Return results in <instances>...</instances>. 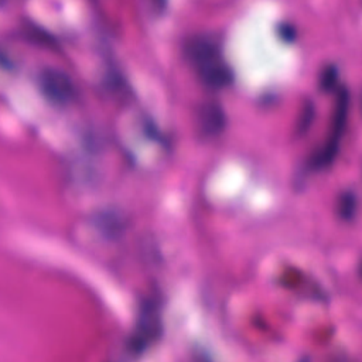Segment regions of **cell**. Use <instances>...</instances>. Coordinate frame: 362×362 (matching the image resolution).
I'll use <instances>...</instances> for the list:
<instances>
[{
	"label": "cell",
	"mask_w": 362,
	"mask_h": 362,
	"mask_svg": "<svg viewBox=\"0 0 362 362\" xmlns=\"http://www.w3.org/2000/svg\"><path fill=\"white\" fill-rule=\"evenodd\" d=\"M359 106H361V112H362V89L359 92Z\"/></svg>",
	"instance_id": "obj_7"
},
{
	"label": "cell",
	"mask_w": 362,
	"mask_h": 362,
	"mask_svg": "<svg viewBox=\"0 0 362 362\" xmlns=\"http://www.w3.org/2000/svg\"><path fill=\"white\" fill-rule=\"evenodd\" d=\"M311 117H313V106H307V107L304 109L303 116H301V120H300L298 129H300V130L307 129V126H308V124H310V122H311Z\"/></svg>",
	"instance_id": "obj_6"
},
{
	"label": "cell",
	"mask_w": 362,
	"mask_h": 362,
	"mask_svg": "<svg viewBox=\"0 0 362 362\" xmlns=\"http://www.w3.org/2000/svg\"><path fill=\"white\" fill-rule=\"evenodd\" d=\"M184 57L204 85L212 89H222L232 83V69L222 57L215 40L206 35L189 38L184 45Z\"/></svg>",
	"instance_id": "obj_1"
},
{
	"label": "cell",
	"mask_w": 362,
	"mask_h": 362,
	"mask_svg": "<svg viewBox=\"0 0 362 362\" xmlns=\"http://www.w3.org/2000/svg\"><path fill=\"white\" fill-rule=\"evenodd\" d=\"M346 112H348V95L346 92L341 90L338 98H337V105H335V115H334V122H332V130L328 141L325 143L324 148L320 151L315 163L318 165H328L337 154L338 150V143L339 137L342 134L345 120H346Z\"/></svg>",
	"instance_id": "obj_3"
},
{
	"label": "cell",
	"mask_w": 362,
	"mask_h": 362,
	"mask_svg": "<svg viewBox=\"0 0 362 362\" xmlns=\"http://www.w3.org/2000/svg\"><path fill=\"white\" fill-rule=\"evenodd\" d=\"M41 93L54 105L65 106L75 98V86L68 74L57 68H45L38 74Z\"/></svg>",
	"instance_id": "obj_2"
},
{
	"label": "cell",
	"mask_w": 362,
	"mask_h": 362,
	"mask_svg": "<svg viewBox=\"0 0 362 362\" xmlns=\"http://www.w3.org/2000/svg\"><path fill=\"white\" fill-rule=\"evenodd\" d=\"M335 78H337V74H335V69L334 68H327L322 75H321V88L324 89H329L334 86L335 83Z\"/></svg>",
	"instance_id": "obj_5"
},
{
	"label": "cell",
	"mask_w": 362,
	"mask_h": 362,
	"mask_svg": "<svg viewBox=\"0 0 362 362\" xmlns=\"http://www.w3.org/2000/svg\"><path fill=\"white\" fill-rule=\"evenodd\" d=\"M199 129L206 136H216L223 132L226 124V116L218 103H205L198 113Z\"/></svg>",
	"instance_id": "obj_4"
}]
</instances>
